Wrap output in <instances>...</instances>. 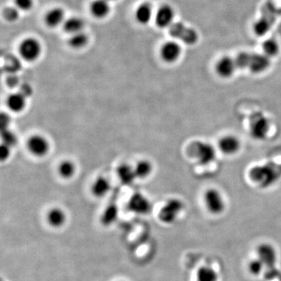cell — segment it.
Segmentation results:
<instances>
[{
  "label": "cell",
  "mask_w": 281,
  "mask_h": 281,
  "mask_svg": "<svg viewBox=\"0 0 281 281\" xmlns=\"http://www.w3.org/2000/svg\"><path fill=\"white\" fill-rule=\"evenodd\" d=\"M279 175L278 169L271 164L255 166L249 173L251 179L263 187H269L276 182Z\"/></svg>",
  "instance_id": "1"
},
{
  "label": "cell",
  "mask_w": 281,
  "mask_h": 281,
  "mask_svg": "<svg viewBox=\"0 0 281 281\" xmlns=\"http://www.w3.org/2000/svg\"><path fill=\"white\" fill-rule=\"evenodd\" d=\"M190 151L198 163L203 166L212 163L216 159V149L209 143L195 141L190 147Z\"/></svg>",
  "instance_id": "2"
},
{
  "label": "cell",
  "mask_w": 281,
  "mask_h": 281,
  "mask_svg": "<svg viewBox=\"0 0 281 281\" xmlns=\"http://www.w3.org/2000/svg\"><path fill=\"white\" fill-rule=\"evenodd\" d=\"M271 123L262 113H254L249 121V132L252 137L256 140H263L268 136Z\"/></svg>",
  "instance_id": "3"
},
{
  "label": "cell",
  "mask_w": 281,
  "mask_h": 281,
  "mask_svg": "<svg viewBox=\"0 0 281 281\" xmlns=\"http://www.w3.org/2000/svg\"><path fill=\"white\" fill-rule=\"evenodd\" d=\"M184 207V203L180 199H169L159 210V220L165 224H173L180 216Z\"/></svg>",
  "instance_id": "4"
},
{
  "label": "cell",
  "mask_w": 281,
  "mask_h": 281,
  "mask_svg": "<svg viewBox=\"0 0 281 281\" xmlns=\"http://www.w3.org/2000/svg\"><path fill=\"white\" fill-rule=\"evenodd\" d=\"M204 203L209 213L220 215L225 209V202L221 193L216 188H209L203 196Z\"/></svg>",
  "instance_id": "5"
},
{
  "label": "cell",
  "mask_w": 281,
  "mask_h": 281,
  "mask_svg": "<svg viewBox=\"0 0 281 281\" xmlns=\"http://www.w3.org/2000/svg\"><path fill=\"white\" fill-rule=\"evenodd\" d=\"M42 52V46L38 40L28 38L22 41L19 46V54L23 60L34 62L38 60Z\"/></svg>",
  "instance_id": "6"
},
{
  "label": "cell",
  "mask_w": 281,
  "mask_h": 281,
  "mask_svg": "<svg viewBox=\"0 0 281 281\" xmlns=\"http://www.w3.org/2000/svg\"><path fill=\"white\" fill-rule=\"evenodd\" d=\"M169 34L187 45H195L198 42V33L182 23H174L169 27Z\"/></svg>",
  "instance_id": "7"
},
{
  "label": "cell",
  "mask_w": 281,
  "mask_h": 281,
  "mask_svg": "<svg viewBox=\"0 0 281 281\" xmlns=\"http://www.w3.org/2000/svg\"><path fill=\"white\" fill-rule=\"evenodd\" d=\"M258 259L261 260L265 267L266 271L276 270L278 262V253L276 249L271 244L263 243L259 245L257 249Z\"/></svg>",
  "instance_id": "8"
},
{
  "label": "cell",
  "mask_w": 281,
  "mask_h": 281,
  "mask_svg": "<svg viewBox=\"0 0 281 281\" xmlns=\"http://www.w3.org/2000/svg\"><path fill=\"white\" fill-rule=\"evenodd\" d=\"M29 152L35 157H43L50 149V144L46 138L41 135H33L27 141Z\"/></svg>",
  "instance_id": "9"
},
{
  "label": "cell",
  "mask_w": 281,
  "mask_h": 281,
  "mask_svg": "<svg viewBox=\"0 0 281 281\" xmlns=\"http://www.w3.org/2000/svg\"><path fill=\"white\" fill-rule=\"evenodd\" d=\"M128 207L132 213L138 215H146L151 212V203L147 197L141 193H135L128 201Z\"/></svg>",
  "instance_id": "10"
},
{
  "label": "cell",
  "mask_w": 281,
  "mask_h": 281,
  "mask_svg": "<svg viewBox=\"0 0 281 281\" xmlns=\"http://www.w3.org/2000/svg\"><path fill=\"white\" fill-rule=\"evenodd\" d=\"M271 67V59L265 54L249 53L248 67L254 74L265 72Z\"/></svg>",
  "instance_id": "11"
},
{
  "label": "cell",
  "mask_w": 281,
  "mask_h": 281,
  "mask_svg": "<svg viewBox=\"0 0 281 281\" xmlns=\"http://www.w3.org/2000/svg\"><path fill=\"white\" fill-rule=\"evenodd\" d=\"M181 55V48L175 42H167L162 45L160 49V56L163 61L167 63H173L177 61Z\"/></svg>",
  "instance_id": "12"
},
{
  "label": "cell",
  "mask_w": 281,
  "mask_h": 281,
  "mask_svg": "<svg viewBox=\"0 0 281 281\" xmlns=\"http://www.w3.org/2000/svg\"><path fill=\"white\" fill-rule=\"evenodd\" d=\"M236 68L238 67H237L235 60L229 56L222 57L216 63V67H215L216 74H218L220 78H231Z\"/></svg>",
  "instance_id": "13"
},
{
  "label": "cell",
  "mask_w": 281,
  "mask_h": 281,
  "mask_svg": "<svg viewBox=\"0 0 281 281\" xmlns=\"http://www.w3.org/2000/svg\"><path fill=\"white\" fill-rule=\"evenodd\" d=\"M174 11L170 5H162L155 15V23L161 28L170 27L173 24Z\"/></svg>",
  "instance_id": "14"
},
{
  "label": "cell",
  "mask_w": 281,
  "mask_h": 281,
  "mask_svg": "<svg viewBox=\"0 0 281 281\" xmlns=\"http://www.w3.org/2000/svg\"><path fill=\"white\" fill-rule=\"evenodd\" d=\"M219 148L225 155H234L239 151L241 142L239 139L234 136H226L220 139Z\"/></svg>",
  "instance_id": "15"
},
{
  "label": "cell",
  "mask_w": 281,
  "mask_h": 281,
  "mask_svg": "<svg viewBox=\"0 0 281 281\" xmlns=\"http://www.w3.org/2000/svg\"><path fill=\"white\" fill-rule=\"evenodd\" d=\"M5 103L10 111L18 114L25 109L27 104L25 95L21 92L11 94L10 96H8Z\"/></svg>",
  "instance_id": "16"
},
{
  "label": "cell",
  "mask_w": 281,
  "mask_h": 281,
  "mask_svg": "<svg viewBox=\"0 0 281 281\" xmlns=\"http://www.w3.org/2000/svg\"><path fill=\"white\" fill-rule=\"evenodd\" d=\"M46 220L53 228H60L67 221V215L60 208H52L47 213Z\"/></svg>",
  "instance_id": "17"
},
{
  "label": "cell",
  "mask_w": 281,
  "mask_h": 281,
  "mask_svg": "<svg viewBox=\"0 0 281 281\" xmlns=\"http://www.w3.org/2000/svg\"><path fill=\"white\" fill-rule=\"evenodd\" d=\"M117 174L120 181L125 185L132 184L137 179L135 167L130 166L129 164H121L117 167Z\"/></svg>",
  "instance_id": "18"
},
{
  "label": "cell",
  "mask_w": 281,
  "mask_h": 281,
  "mask_svg": "<svg viewBox=\"0 0 281 281\" xmlns=\"http://www.w3.org/2000/svg\"><path fill=\"white\" fill-rule=\"evenodd\" d=\"M111 188L110 180L104 177H99L94 180L91 187L92 195L96 198H103L108 194Z\"/></svg>",
  "instance_id": "19"
},
{
  "label": "cell",
  "mask_w": 281,
  "mask_h": 281,
  "mask_svg": "<svg viewBox=\"0 0 281 281\" xmlns=\"http://www.w3.org/2000/svg\"><path fill=\"white\" fill-rule=\"evenodd\" d=\"M110 5L107 0H95L90 5L92 14L96 18H104L110 13Z\"/></svg>",
  "instance_id": "20"
},
{
  "label": "cell",
  "mask_w": 281,
  "mask_h": 281,
  "mask_svg": "<svg viewBox=\"0 0 281 281\" xmlns=\"http://www.w3.org/2000/svg\"><path fill=\"white\" fill-rule=\"evenodd\" d=\"M64 20V12L60 8L51 9L45 15V21L47 25L50 27H56L63 23Z\"/></svg>",
  "instance_id": "21"
},
{
  "label": "cell",
  "mask_w": 281,
  "mask_h": 281,
  "mask_svg": "<svg viewBox=\"0 0 281 281\" xmlns=\"http://www.w3.org/2000/svg\"><path fill=\"white\" fill-rule=\"evenodd\" d=\"M218 274L212 267L203 266L197 271L196 281H218Z\"/></svg>",
  "instance_id": "22"
},
{
  "label": "cell",
  "mask_w": 281,
  "mask_h": 281,
  "mask_svg": "<svg viewBox=\"0 0 281 281\" xmlns=\"http://www.w3.org/2000/svg\"><path fill=\"white\" fill-rule=\"evenodd\" d=\"M152 16V8L148 3L139 5L136 11V19L139 23L145 24L151 20Z\"/></svg>",
  "instance_id": "23"
},
{
  "label": "cell",
  "mask_w": 281,
  "mask_h": 281,
  "mask_svg": "<svg viewBox=\"0 0 281 281\" xmlns=\"http://www.w3.org/2000/svg\"><path fill=\"white\" fill-rule=\"evenodd\" d=\"M135 167L136 177L139 179H145L149 177L153 170V166L151 162L146 159L139 161Z\"/></svg>",
  "instance_id": "24"
},
{
  "label": "cell",
  "mask_w": 281,
  "mask_h": 281,
  "mask_svg": "<svg viewBox=\"0 0 281 281\" xmlns=\"http://www.w3.org/2000/svg\"><path fill=\"white\" fill-rule=\"evenodd\" d=\"M84 21L79 17H70L67 19L63 23V28L66 32L70 34V35L75 33L82 31L84 27Z\"/></svg>",
  "instance_id": "25"
},
{
  "label": "cell",
  "mask_w": 281,
  "mask_h": 281,
  "mask_svg": "<svg viewBox=\"0 0 281 281\" xmlns=\"http://www.w3.org/2000/svg\"><path fill=\"white\" fill-rule=\"evenodd\" d=\"M76 166L70 160H63L58 166V173L63 179H70L75 174Z\"/></svg>",
  "instance_id": "26"
},
{
  "label": "cell",
  "mask_w": 281,
  "mask_h": 281,
  "mask_svg": "<svg viewBox=\"0 0 281 281\" xmlns=\"http://www.w3.org/2000/svg\"><path fill=\"white\" fill-rule=\"evenodd\" d=\"M274 19L270 18L268 16L262 17L254 24V31L259 36H263L271 30Z\"/></svg>",
  "instance_id": "27"
},
{
  "label": "cell",
  "mask_w": 281,
  "mask_h": 281,
  "mask_svg": "<svg viewBox=\"0 0 281 281\" xmlns=\"http://www.w3.org/2000/svg\"><path fill=\"white\" fill-rule=\"evenodd\" d=\"M88 42H89V38L83 31L71 34L70 38H69V44L74 49H81L88 44Z\"/></svg>",
  "instance_id": "28"
},
{
  "label": "cell",
  "mask_w": 281,
  "mask_h": 281,
  "mask_svg": "<svg viewBox=\"0 0 281 281\" xmlns=\"http://www.w3.org/2000/svg\"><path fill=\"white\" fill-rule=\"evenodd\" d=\"M264 54L269 58L278 56L280 52V45L275 39H268L263 44Z\"/></svg>",
  "instance_id": "29"
},
{
  "label": "cell",
  "mask_w": 281,
  "mask_h": 281,
  "mask_svg": "<svg viewBox=\"0 0 281 281\" xmlns=\"http://www.w3.org/2000/svg\"><path fill=\"white\" fill-rule=\"evenodd\" d=\"M264 268H265V267L260 259H255V260H252V261L249 262V266H248L249 272L253 276L260 275Z\"/></svg>",
  "instance_id": "30"
},
{
  "label": "cell",
  "mask_w": 281,
  "mask_h": 281,
  "mask_svg": "<svg viewBox=\"0 0 281 281\" xmlns=\"http://www.w3.org/2000/svg\"><path fill=\"white\" fill-rule=\"evenodd\" d=\"M2 144H6L9 147H13L16 144V137L13 132L5 129L2 131Z\"/></svg>",
  "instance_id": "31"
},
{
  "label": "cell",
  "mask_w": 281,
  "mask_h": 281,
  "mask_svg": "<svg viewBox=\"0 0 281 281\" xmlns=\"http://www.w3.org/2000/svg\"><path fill=\"white\" fill-rule=\"evenodd\" d=\"M117 210L115 206H110V208L106 210L105 212L104 216L103 217V220L104 221L105 224H110L116 220L117 217Z\"/></svg>",
  "instance_id": "32"
},
{
  "label": "cell",
  "mask_w": 281,
  "mask_h": 281,
  "mask_svg": "<svg viewBox=\"0 0 281 281\" xmlns=\"http://www.w3.org/2000/svg\"><path fill=\"white\" fill-rule=\"evenodd\" d=\"M17 8L8 7L5 8L3 11V16L5 20L8 21H15L19 17V13Z\"/></svg>",
  "instance_id": "33"
},
{
  "label": "cell",
  "mask_w": 281,
  "mask_h": 281,
  "mask_svg": "<svg viewBox=\"0 0 281 281\" xmlns=\"http://www.w3.org/2000/svg\"><path fill=\"white\" fill-rule=\"evenodd\" d=\"M15 5L20 10H29L32 7L33 0H15Z\"/></svg>",
  "instance_id": "34"
},
{
  "label": "cell",
  "mask_w": 281,
  "mask_h": 281,
  "mask_svg": "<svg viewBox=\"0 0 281 281\" xmlns=\"http://www.w3.org/2000/svg\"><path fill=\"white\" fill-rule=\"evenodd\" d=\"M10 147L5 144H2L0 148V158L1 160L5 161L9 158L10 155Z\"/></svg>",
  "instance_id": "35"
},
{
  "label": "cell",
  "mask_w": 281,
  "mask_h": 281,
  "mask_svg": "<svg viewBox=\"0 0 281 281\" xmlns=\"http://www.w3.org/2000/svg\"><path fill=\"white\" fill-rule=\"evenodd\" d=\"M107 2H110V1H114V0H107Z\"/></svg>",
  "instance_id": "36"
}]
</instances>
